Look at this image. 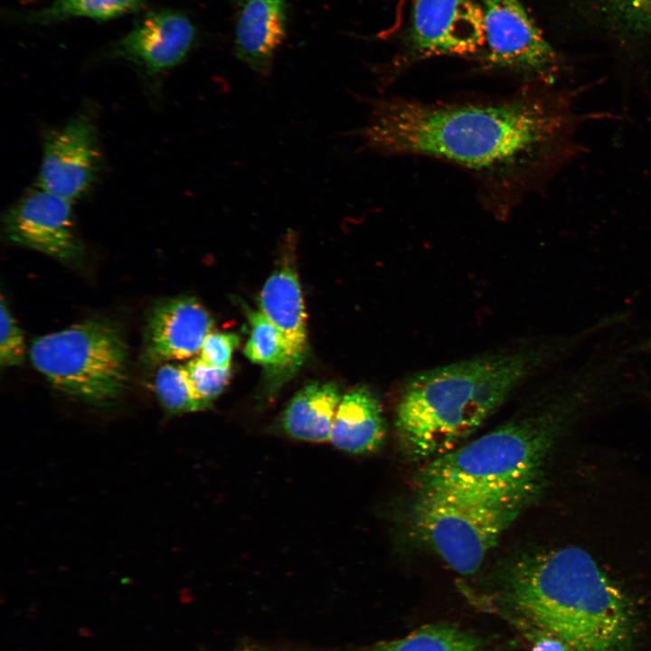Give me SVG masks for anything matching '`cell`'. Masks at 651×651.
Returning a JSON list of instances; mask_svg holds the SVG:
<instances>
[{
	"label": "cell",
	"instance_id": "15",
	"mask_svg": "<svg viewBox=\"0 0 651 651\" xmlns=\"http://www.w3.org/2000/svg\"><path fill=\"white\" fill-rule=\"evenodd\" d=\"M341 399L339 388L333 382H312L306 385L291 399L283 411V431L297 440L315 443L328 441Z\"/></svg>",
	"mask_w": 651,
	"mask_h": 651
},
{
	"label": "cell",
	"instance_id": "10",
	"mask_svg": "<svg viewBox=\"0 0 651 651\" xmlns=\"http://www.w3.org/2000/svg\"><path fill=\"white\" fill-rule=\"evenodd\" d=\"M196 28L190 18L175 10L146 14L115 42L110 53L156 75L180 64L194 45Z\"/></svg>",
	"mask_w": 651,
	"mask_h": 651
},
{
	"label": "cell",
	"instance_id": "24",
	"mask_svg": "<svg viewBox=\"0 0 651 651\" xmlns=\"http://www.w3.org/2000/svg\"><path fill=\"white\" fill-rule=\"evenodd\" d=\"M520 628L529 640V651H572L571 648L559 637L526 624H514Z\"/></svg>",
	"mask_w": 651,
	"mask_h": 651
},
{
	"label": "cell",
	"instance_id": "21",
	"mask_svg": "<svg viewBox=\"0 0 651 651\" xmlns=\"http://www.w3.org/2000/svg\"><path fill=\"white\" fill-rule=\"evenodd\" d=\"M0 307V363L2 367L15 366L20 364L24 357V335L3 297Z\"/></svg>",
	"mask_w": 651,
	"mask_h": 651
},
{
	"label": "cell",
	"instance_id": "19",
	"mask_svg": "<svg viewBox=\"0 0 651 651\" xmlns=\"http://www.w3.org/2000/svg\"><path fill=\"white\" fill-rule=\"evenodd\" d=\"M155 390L165 411L172 415L203 410L194 395L184 364L162 363L156 374Z\"/></svg>",
	"mask_w": 651,
	"mask_h": 651
},
{
	"label": "cell",
	"instance_id": "9",
	"mask_svg": "<svg viewBox=\"0 0 651 651\" xmlns=\"http://www.w3.org/2000/svg\"><path fill=\"white\" fill-rule=\"evenodd\" d=\"M410 39L424 56L469 55L485 44L481 5L475 0H414Z\"/></svg>",
	"mask_w": 651,
	"mask_h": 651
},
{
	"label": "cell",
	"instance_id": "20",
	"mask_svg": "<svg viewBox=\"0 0 651 651\" xmlns=\"http://www.w3.org/2000/svg\"><path fill=\"white\" fill-rule=\"evenodd\" d=\"M184 366L194 395L207 409L227 386L231 366L215 367L200 356L189 359Z\"/></svg>",
	"mask_w": 651,
	"mask_h": 651
},
{
	"label": "cell",
	"instance_id": "7",
	"mask_svg": "<svg viewBox=\"0 0 651 651\" xmlns=\"http://www.w3.org/2000/svg\"><path fill=\"white\" fill-rule=\"evenodd\" d=\"M71 201L39 188L13 205L3 219L7 239L65 263L79 260L83 246Z\"/></svg>",
	"mask_w": 651,
	"mask_h": 651
},
{
	"label": "cell",
	"instance_id": "4",
	"mask_svg": "<svg viewBox=\"0 0 651 651\" xmlns=\"http://www.w3.org/2000/svg\"><path fill=\"white\" fill-rule=\"evenodd\" d=\"M540 487L494 494L420 491L412 521L421 539L452 570L472 574Z\"/></svg>",
	"mask_w": 651,
	"mask_h": 651
},
{
	"label": "cell",
	"instance_id": "22",
	"mask_svg": "<svg viewBox=\"0 0 651 651\" xmlns=\"http://www.w3.org/2000/svg\"><path fill=\"white\" fill-rule=\"evenodd\" d=\"M610 14L637 29L651 27V0H600Z\"/></svg>",
	"mask_w": 651,
	"mask_h": 651
},
{
	"label": "cell",
	"instance_id": "1",
	"mask_svg": "<svg viewBox=\"0 0 651 651\" xmlns=\"http://www.w3.org/2000/svg\"><path fill=\"white\" fill-rule=\"evenodd\" d=\"M581 116L570 94L527 90L483 100L373 103L358 137L388 156L438 159L468 172L493 210H511L573 154Z\"/></svg>",
	"mask_w": 651,
	"mask_h": 651
},
{
	"label": "cell",
	"instance_id": "2",
	"mask_svg": "<svg viewBox=\"0 0 651 651\" xmlns=\"http://www.w3.org/2000/svg\"><path fill=\"white\" fill-rule=\"evenodd\" d=\"M594 331L580 329L524 347L419 373L405 384L395 425L408 452L434 458L476 430L530 376L577 356Z\"/></svg>",
	"mask_w": 651,
	"mask_h": 651
},
{
	"label": "cell",
	"instance_id": "14",
	"mask_svg": "<svg viewBox=\"0 0 651 651\" xmlns=\"http://www.w3.org/2000/svg\"><path fill=\"white\" fill-rule=\"evenodd\" d=\"M386 427L382 405L366 387H358L342 396L329 441L351 454H367L378 449Z\"/></svg>",
	"mask_w": 651,
	"mask_h": 651
},
{
	"label": "cell",
	"instance_id": "11",
	"mask_svg": "<svg viewBox=\"0 0 651 651\" xmlns=\"http://www.w3.org/2000/svg\"><path fill=\"white\" fill-rule=\"evenodd\" d=\"M212 325L209 312L195 297L182 296L161 300L147 317L145 360L162 364L195 357Z\"/></svg>",
	"mask_w": 651,
	"mask_h": 651
},
{
	"label": "cell",
	"instance_id": "5",
	"mask_svg": "<svg viewBox=\"0 0 651 651\" xmlns=\"http://www.w3.org/2000/svg\"><path fill=\"white\" fill-rule=\"evenodd\" d=\"M34 368L57 390L92 403L118 398L127 382L128 350L120 328L88 319L36 338Z\"/></svg>",
	"mask_w": 651,
	"mask_h": 651
},
{
	"label": "cell",
	"instance_id": "6",
	"mask_svg": "<svg viewBox=\"0 0 651 651\" xmlns=\"http://www.w3.org/2000/svg\"><path fill=\"white\" fill-rule=\"evenodd\" d=\"M485 61L552 83L558 59L521 0H481Z\"/></svg>",
	"mask_w": 651,
	"mask_h": 651
},
{
	"label": "cell",
	"instance_id": "23",
	"mask_svg": "<svg viewBox=\"0 0 651 651\" xmlns=\"http://www.w3.org/2000/svg\"><path fill=\"white\" fill-rule=\"evenodd\" d=\"M240 338L236 334L211 332L205 338L199 356L215 367H229Z\"/></svg>",
	"mask_w": 651,
	"mask_h": 651
},
{
	"label": "cell",
	"instance_id": "12",
	"mask_svg": "<svg viewBox=\"0 0 651 651\" xmlns=\"http://www.w3.org/2000/svg\"><path fill=\"white\" fill-rule=\"evenodd\" d=\"M296 232L283 237L286 261L265 282L259 295L261 313L280 333L293 373L302 364L307 349V314L300 283L290 264L296 248Z\"/></svg>",
	"mask_w": 651,
	"mask_h": 651
},
{
	"label": "cell",
	"instance_id": "18",
	"mask_svg": "<svg viewBox=\"0 0 651 651\" xmlns=\"http://www.w3.org/2000/svg\"><path fill=\"white\" fill-rule=\"evenodd\" d=\"M250 335L244 354L252 363H258L269 373L288 377L293 373L284 340L278 330L261 313H249Z\"/></svg>",
	"mask_w": 651,
	"mask_h": 651
},
{
	"label": "cell",
	"instance_id": "17",
	"mask_svg": "<svg viewBox=\"0 0 651 651\" xmlns=\"http://www.w3.org/2000/svg\"><path fill=\"white\" fill-rule=\"evenodd\" d=\"M145 7L144 0H53L29 15L36 24H51L75 17L110 20Z\"/></svg>",
	"mask_w": 651,
	"mask_h": 651
},
{
	"label": "cell",
	"instance_id": "8",
	"mask_svg": "<svg viewBox=\"0 0 651 651\" xmlns=\"http://www.w3.org/2000/svg\"><path fill=\"white\" fill-rule=\"evenodd\" d=\"M99 166L96 130L87 118L78 117L46 137L38 184L71 202L90 189Z\"/></svg>",
	"mask_w": 651,
	"mask_h": 651
},
{
	"label": "cell",
	"instance_id": "3",
	"mask_svg": "<svg viewBox=\"0 0 651 651\" xmlns=\"http://www.w3.org/2000/svg\"><path fill=\"white\" fill-rule=\"evenodd\" d=\"M497 598L514 624L548 632L572 651L633 647L637 617L631 600L580 548L520 557L504 571Z\"/></svg>",
	"mask_w": 651,
	"mask_h": 651
},
{
	"label": "cell",
	"instance_id": "13",
	"mask_svg": "<svg viewBox=\"0 0 651 651\" xmlns=\"http://www.w3.org/2000/svg\"><path fill=\"white\" fill-rule=\"evenodd\" d=\"M286 0H241L234 36L237 58L261 76L270 73L287 32Z\"/></svg>",
	"mask_w": 651,
	"mask_h": 651
},
{
	"label": "cell",
	"instance_id": "16",
	"mask_svg": "<svg viewBox=\"0 0 651 651\" xmlns=\"http://www.w3.org/2000/svg\"><path fill=\"white\" fill-rule=\"evenodd\" d=\"M371 651H495L472 632L448 623L422 626L408 635L374 646Z\"/></svg>",
	"mask_w": 651,
	"mask_h": 651
}]
</instances>
